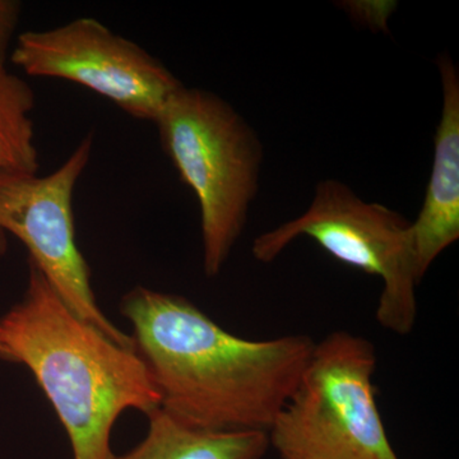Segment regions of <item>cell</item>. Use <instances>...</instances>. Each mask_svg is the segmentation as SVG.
Here are the masks:
<instances>
[{
  "mask_svg": "<svg viewBox=\"0 0 459 459\" xmlns=\"http://www.w3.org/2000/svg\"><path fill=\"white\" fill-rule=\"evenodd\" d=\"M8 250V238L7 234L0 231V256H3L7 253Z\"/></svg>",
  "mask_w": 459,
  "mask_h": 459,
  "instance_id": "7c38bea8",
  "label": "cell"
},
{
  "mask_svg": "<svg viewBox=\"0 0 459 459\" xmlns=\"http://www.w3.org/2000/svg\"><path fill=\"white\" fill-rule=\"evenodd\" d=\"M36 96L23 78L0 71V174H38L32 113Z\"/></svg>",
  "mask_w": 459,
  "mask_h": 459,
  "instance_id": "30bf717a",
  "label": "cell"
},
{
  "mask_svg": "<svg viewBox=\"0 0 459 459\" xmlns=\"http://www.w3.org/2000/svg\"><path fill=\"white\" fill-rule=\"evenodd\" d=\"M443 105L424 204L412 221L413 258L420 282L444 250L459 238V72L446 54L437 57Z\"/></svg>",
  "mask_w": 459,
  "mask_h": 459,
  "instance_id": "ba28073f",
  "label": "cell"
},
{
  "mask_svg": "<svg viewBox=\"0 0 459 459\" xmlns=\"http://www.w3.org/2000/svg\"><path fill=\"white\" fill-rule=\"evenodd\" d=\"M87 134L65 164L45 177L26 172L0 174V231L14 235L66 307L122 346L132 347L100 307L91 270L75 238L74 197L93 151Z\"/></svg>",
  "mask_w": 459,
  "mask_h": 459,
  "instance_id": "8992f818",
  "label": "cell"
},
{
  "mask_svg": "<svg viewBox=\"0 0 459 459\" xmlns=\"http://www.w3.org/2000/svg\"><path fill=\"white\" fill-rule=\"evenodd\" d=\"M307 237L338 262L382 280L377 320L400 336L418 318L412 221L377 202H365L337 179L319 181L312 204L301 216L259 235L256 261L273 262L292 241Z\"/></svg>",
  "mask_w": 459,
  "mask_h": 459,
  "instance_id": "5b68a950",
  "label": "cell"
},
{
  "mask_svg": "<svg viewBox=\"0 0 459 459\" xmlns=\"http://www.w3.org/2000/svg\"><path fill=\"white\" fill-rule=\"evenodd\" d=\"M135 352L171 418L208 431L268 433L316 346L307 334L235 336L183 296L137 286L120 301Z\"/></svg>",
  "mask_w": 459,
  "mask_h": 459,
  "instance_id": "6da1fadb",
  "label": "cell"
},
{
  "mask_svg": "<svg viewBox=\"0 0 459 459\" xmlns=\"http://www.w3.org/2000/svg\"><path fill=\"white\" fill-rule=\"evenodd\" d=\"M22 4L17 0H0V71L7 69L5 62L20 23Z\"/></svg>",
  "mask_w": 459,
  "mask_h": 459,
  "instance_id": "8fae6325",
  "label": "cell"
},
{
  "mask_svg": "<svg viewBox=\"0 0 459 459\" xmlns=\"http://www.w3.org/2000/svg\"><path fill=\"white\" fill-rule=\"evenodd\" d=\"M0 358H2L3 360H4V358H5V351H4V349H3L2 346H0Z\"/></svg>",
  "mask_w": 459,
  "mask_h": 459,
  "instance_id": "4fadbf2b",
  "label": "cell"
},
{
  "mask_svg": "<svg viewBox=\"0 0 459 459\" xmlns=\"http://www.w3.org/2000/svg\"><path fill=\"white\" fill-rule=\"evenodd\" d=\"M4 360L25 365L65 428L74 459H115L111 434L126 411L144 415L161 397L146 365L75 316L29 261L22 300L0 316Z\"/></svg>",
  "mask_w": 459,
  "mask_h": 459,
  "instance_id": "7a4b0ae2",
  "label": "cell"
},
{
  "mask_svg": "<svg viewBox=\"0 0 459 459\" xmlns=\"http://www.w3.org/2000/svg\"><path fill=\"white\" fill-rule=\"evenodd\" d=\"M153 123L166 155L197 198L205 276H219L259 190L262 142L237 108L198 87H181Z\"/></svg>",
  "mask_w": 459,
  "mask_h": 459,
  "instance_id": "3957f363",
  "label": "cell"
},
{
  "mask_svg": "<svg viewBox=\"0 0 459 459\" xmlns=\"http://www.w3.org/2000/svg\"><path fill=\"white\" fill-rule=\"evenodd\" d=\"M376 369L370 341L329 333L268 430L270 446L281 459H400L377 410Z\"/></svg>",
  "mask_w": 459,
  "mask_h": 459,
  "instance_id": "277c9868",
  "label": "cell"
},
{
  "mask_svg": "<svg viewBox=\"0 0 459 459\" xmlns=\"http://www.w3.org/2000/svg\"><path fill=\"white\" fill-rule=\"evenodd\" d=\"M140 444L115 459H263L271 448L267 433H222L195 429L157 409L147 415Z\"/></svg>",
  "mask_w": 459,
  "mask_h": 459,
  "instance_id": "9c48e42d",
  "label": "cell"
},
{
  "mask_svg": "<svg viewBox=\"0 0 459 459\" xmlns=\"http://www.w3.org/2000/svg\"><path fill=\"white\" fill-rule=\"evenodd\" d=\"M11 60L27 75L80 84L135 119L152 123L184 86L141 45L92 17L21 33Z\"/></svg>",
  "mask_w": 459,
  "mask_h": 459,
  "instance_id": "52a82bcc",
  "label": "cell"
}]
</instances>
